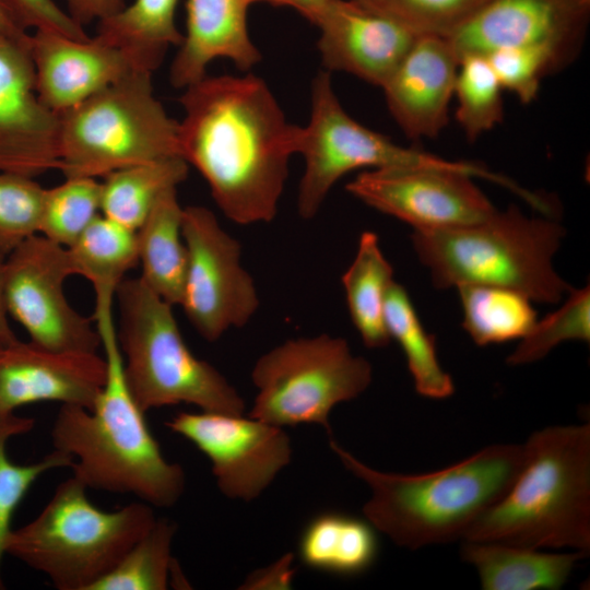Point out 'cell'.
<instances>
[{
	"label": "cell",
	"instance_id": "42",
	"mask_svg": "<svg viewBox=\"0 0 590 590\" xmlns=\"http://www.w3.org/2000/svg\"><path fill=\"white\" fill-rule=\"evenodd\" d=\"M30 33L9 0H0V34L22 36Z\"/></svg>",
	"mask_w": 590,
	"mask_h": 590
},
{
	"label": "cell",
	"instance_id": "9",
	"mask_svg": "<svg viewBox=\"0 0 590 590\" xmlns=\"http://www.w3.org/2000/svg\"><path fill=\"white\" fill-rule=\"evenodd\" d=\"M370 363L346 340L326 333L287 340L262 354L251 380L257 396L250 417L280 426L317 424L331 434L329 415L370 385Z\"/></svg>",
	"mask_w": 590,
	"mask_h": 590
},
{
	"label": "cell",
	"instance_id": "28",
	"mask_svg": "<svg viewBox=\"0 0 590 590\" xmlns=\"http://www.w3.org/2000/svg\"><path fill=\"white\" fill-rule=\"evenodd\" d=\"M188 172L181 156L115 170L101 181V214L138 231L158 198L185 181Z\"/></svg>",
	"mask_w": 590,
	"mask_h": 590
},
{
	"label": "cell",
	"instance_id": "22",
	"mask_svg": "<svg viewBox=\"0 0 590 590\" xmlns=\"http://www.w3.org/2000/svg\"><path fill=\"white\" fill-rule=\"evenodd\" d=\"M461 557L473 565L484 590H558L588 554L544 553L493 542L462 541Z\"/></svg>",
	"mask_w": 590,
	"mask_h": 590
},
{
	"label": "cell",
	"instance_id": "40",
	"mask_svg": "<svg viewBox=\"0 0 590 590\" xmlns=\"http://www.w3.org/2000/svg\"><path fill=\"white\" fill-rule=\"evenodd\" d=\"M64 2L67 13L82 27L115 14L127 4L126 0H64Z\"/></svg>",
	"mask_w": 590,
	"mask_h": 590
},
{
	"label": "cell",
	"instance_id": "34",
	"mask_svg": "<svg viewBox=\"0 0 590 590\" xmlns=\"http://www.w3.org/2000/svg\"><path fill=\"white\" fill-rule=\"evenodd\" d=\"M503 87L484 56H464L459 61L455 84L457 120L473 141L504 118Z\"/></svg>",
	"mask_w": 590,
	"mask_h": 590
},
{
	"label": "cell",
	"instance_id": "26",
	"mask_svg": "<svg viewBox=\"0 0 590 590\" xmlns=\"http://www.w3.org/2000/svg\"><path fill=\"white\" fill-rule=\"evenodd\" d=\"M393 281V269L380 249L378 236L364 232L342 284L352 322L369 349L385 347L390 342L384 311Z\"/></svg>",
	"mask_w": 590,
	"mask_h": 590
},
{
	"label": "cell",
	"instance_id": "44",
	"mask_svg": "<svg viewBox=\"0 0 590 590\" xmlns=\"http://www.w3.org/2000/svg\"><path fill=\"white\" fill-rule=\"evenodd\" d=\"M16 338L9 323V315L5 308L2 287V263L0 264V341H7Z\"/></svg>",
	"mask_w": 590,
	"mask_h": 590
},
{
	"label": "cell",
	"instance_id": "14",
	"mask_svg": "<svg viewBox=\"0 0 590 590\" xmlns=\"http://www.w3.org/2000/svg\"><path fill=\"white\" fill-rule=\"evenodd\" d=\"M166 426L208 457L217 487L232 499L259 497L292 458L283 427L250 416L179 412Z\"/></svg>",
	"mask_w": 590,
	"mask_h": 590
},
{
	"label": "cell",
	"instance_id": "19",
	"mask_svg": "<svg viewBox=\"0 0 590 590\" xmlns=\"http://www.w3.org/2000/svg\"><path fill=\"white\" fill-rule=\"evenodd\" d=\"M30 50L38 97L56 115L75 107L132 70L119 50L95 35L73 38L33 31Z\"/></svg>",
	"mask_w": 590,
	"mask_h": 590
},
{
	"label": "cell",
	"instance_id": "4",
	"mask_svg": "<svg viewBox=\"0 0 590 590\" xmlns=\"http://www.w3.org/2000/svg\"><path fill=\"white\" fill-rule=\"evenodd\" d=\"M506 495L462 541L590 552V424L535 430Z\"/></svg>",
	"mask_w": 590,
	"mask_h": 590
},
{
	"label": "cell",
	"instance_id": "32",
	"mask_svg": "<svg viewBox=\"0 0 590 590\" xmlns=\"http://www.w3.org/2000/svg\"><path fill=\"white\" fill-rule=\"evenodd\" d=\"M34 425V418L15 413L0 416V590L5 589L1 564L17 506L39 476L55 469L71 468L73 463L69 455L56 449L33 463L19 464L11 461L7 452L8 441L31 432Z\"/></svg>",
	"mask_w": 590,
	"mask_h": 590
},
{
	"label": "cell",
	"instance_id": "5",
	"mask_svg": "<svg viewBox=\"0 0 590 590\" xmlns=\"http://www.w3.org/2000/svg\"><path fill=\"white\" fill-rule=\"evenodd\" d=\"M564 236L557 222L510 206L473 224L414 229L411 239L437 288L497 286L557 304L571 288L552 263Z\"/></svg>",
	"mask_w": 590,
	"mask_h": 590
},
{
	"label": "cell",
	"instance_id": "20",
	"mask_svg": "<svg viewBox=\"0 0 590 590\" xmlns=\"http://www.w3.org/2000/svg\"><path fill=\"white\" fill-rule=\"evenodd\" d=\"M458 68L446 37H417L381 86L391 116L406 137L436 138L447 126Z\"/></svg>",
	"mask_w": 590,
	"mask_h": 590
},
{
	"label": "cell",
	"instance_id": "7",
	"mask_svg": "<svg viewBox=\"0 0 590 590\" xmlns=\"http://www.w3.org/2000/svg\"><path fill=\"white\" fill-rule=\"evenodd\" d=\"M87 489L73 475L62 481L42 511L5 540V554L46 575L58 590H91L156 520L141 500L104 511Z\"/></svg>",
	"mask_w": 590,
	"mask_h": 590
},
{
	"label": "cell",
	"instance_id": "18",
	"mask_svg": "<svg viewBox=\"0 0 590 590\" xmlns=\"http://www.w3.org/2000/svg\"><path fill=\"white\" fill-rule=\"evenodd\" d=\"M314 25L324 70L381 87L420 35L355 0H326Z\"/></svg>",
	"mask_w": 590,
	"mask_h": 590
},
{
	"label": "cell",
	"instance_id": "39",
	"mask_svg": "<svg viewBox=\"0 0 590 590\" xmlns=\"http://www.w3.org/2000/svg\"><path fill=\"white\" fill-rule=\"evenodd\" d=\"M27 30L48 31L73 38H87L84 27L75 23L54 0H9Z\"/></svg>",
	"mask_w": 590,
	"mask_h": 590
},
{
	"label": "cell",
	"instance_id": "33",
	"mask_svg": "<svg viewBox=\"0 0 590 590\" xmlns=\"http://www.w3.org/2000/svg\"><path fill=\"white\" fill-rule=\"evenodd\" d=\"M101 214V181L70 177L44 193L38 234L69 247Z\"/></svg>",
	"mask_w": 590,
	"mask_h": 590
},
{
	"label": "cell",
	"instance_id": "24",
	"mask_svg": "<svg viewBox=\"0 0 590 590\" xmlns=\"http://www.w3.org/2000/svg\"><path fill=\"white\" fill-rule=\"evenodd\" d=\"M182 215L177 188L165 191L137 231L139 276L172 306L180 305L187 268Z\"/></svg>",
	"mask_w": 590,
	"mask_h": 590
},
{
	"label": "cell",
	"instance_id": "13",
	"mask_svg": "<svg viewBox=\"0 0 590 590\" xmlns=\"http://www.w3.org/2000/svg\"><path fill=\"white\" fill-rule=\"evenodd\" d=\"M187 268L180 305L197 332L217 341L231 328L248 323L260 300L240 262L241 246L202 205L184 206Z\"/></svg>",
	"mask_w": 590,
	"mask_h": 590
},
{
	"label": "cell",
	"instance_id": "41",
	"mask_svg": "<svg viewBox=\"0 0 590 590\" xmlns=\"http://www.w3.org/2000/svg\"><path fill=\"white\" fill-rule=\"evenodd\" d=\"M292 556L285 555L279 562L255 573L243 588L248 589H285L288 588L294 571L291 569Z\"/></svg>",
	"mask_w": 590,
	"mask_h": 590
},
{
	"label": "cell",
	"instance_id": "8",
	"mask_svg": "<svg viewBox=\"0 0 590 590\" xmlns=\"http://www.w3.org/2000/svg\"><path fill=\"white\" fill-rule=\"evenodd\" d=\"M58 116L59 169L104 178L138 164L181 156L178 121L155 96L152 73L131 70Z\"/></svg>",
	"mask_w": 590,
	"mask_h": 590
},
{
	"label": "cell",
	"instance_id": "27",
	"mask_svg": "<svg viewBox=\"0 0 590 590\" xmlns=\"http://www.w3.org/2000/svg\"><path fill=\"white\" fill-rule=\"evenodd\" d=\"M67 253L72 274L92 284L95 299H115L126 274L139 263L137 231L99 214Z\"/></svg>",
	"mask_w": 590,
	"mask_h": 590
},
{
	"label": "cell",
	"instance_id": "23",
	"mask_svg": "<svg viewBox=\"0 0 590 590\" xmlns=\"http://www.w3.org/2000/svg\"><path fill=\"white\" fill-rule=\"evenodd\" d=\"M178 2L133 0L97 22L95 36L119 50L132 70L153 74L168 49L182 42L175 20Z\"/></svg>",
	"mask_w": 590,
	"mask_h": 590
},
{
	"label": "cell",
	"instance_id": "38",
	"mask_svg": "<svg viewBox=\"0 0 590 590\" xmlns=\"http://www.w3.org/2000/svg\"><path fill=\"white\" fill-rule=\"evenodd\" d=\"M503 90L515 94L523 104L532 102L545 74L558 69L556 57L539 47H507L485 56Z\"/></svg>",
	"mask_w": 590,
	"mask_h": 590
},
{
	"label": "cell",
	"instance_id": "6",
	"mask_svg": "<svg viewBox=\"0 0 590 590\" xmlns=\"http://www.w3.org/2000/svg\"><path fill=\"white\" fill-rule=\"evenodd\" d=\"M115 298L125 379L144 413L185 403L204 412L244 415L246 404L238 391L186 344L170 304L140 278H126Z\"/></svg>",
	"mask_w": 590,
	"mask_h": 590
},
{
	"label": "cell",
	"instance_id": "15",
	"mask_svg": "<svg viewBox=\"0 0 590 590\" xmlns=\"http://www.w3.org/2000/svg\"><path fill=\"white\" fill-rule=\"evenodd\" d=\"M588 7L578 0H488L446 37L459 61L507 47H539L564 66L586 31Z\"/></svg>",
	"mask_w": 590,
	"mask_h": 590
},
{
	"label": "cell",
	"instance_id": "46",
	"mask_svg": "<svg viewBox=\"0 0 590 590\" xmlns=\"http://www.w3.org/2000/svg\"><path fill=\"white\" fill-rule=\"evenodd\" d=\"M580 3H582L583 5L590 8V0H578Z\"/></svg>",
	"mask_w": 590,
	"mask_h": 590
},
{
	"label": "cell",
	"instance_id": "12",
	"mask_svg": "<svg viewBox=\"0 0 590 590\" xmlns=\"http://www.w3.org/2000/svg\"><path fill=\"white\" fill-rule=\"evenodd\" d=\"M70 275L66 247L40 234L25 238L2 263L8 315L38 346L55 352L97 353L101 339L96 326L66 297L63 284Z\"/></svg>",
	"mask_w": 590,
	"mask_h": 590
},
{
	"label": "cell",
	"instance_id": "3",
	"mask_svg": "<svg viewBox=\"0 0 590 590\" xmlns=\"http://www.w3.org/2000/svg\"><path fill=\"white\" fill-rule=\"evenodd\" d=\"M330 448L370 489L365 519L410 550L462 540L506 495L524 462L523 445H492L442 470L400 474L367 465L334 440Z\"/></svg>",
	"mask_w": 590,
	"mask_h": 590
},
{
	"label": "cell",
	"instance_id": "31",
	"mask_svg": "<svg viewBox=\"0 0 590 590\" xmlns=\"http://www.w3.org/2000/svg\"><path fill=\"white\" fill-rule=\"evenodd\" d=\"M177 528L167 518H156L146 533L91 590L167 589L176 562L172 556V544Z\"/></svg>",
	"mask_w": 590,
	"mask_h": 590
},
{
	"label": "cell",
	"instance_id": "30",
	"mask_svg": "<svg viewBox=\"0 0 590 590\" xmlns=\"http://www.w3.org/2000/svg\"><path fill=\"white\" fill-rule=\"evenodd\" d=\"M462 306V327L477 345L522 339L536 321L531 299L504 287H457Z\"/></svg>",
	"mask_w": 590,
	"mask_h": 590
},
{
	"label": "cell",
	"instance_id": "1",
	"mask_svg": "<svg viewBox=\"0 0 590 590\" xmlns=\"http://www.w3.org/2000/svg\"><path fill=\"white\" fill-rule=\"evenodd\" d=\"M181 157L231 221L271 222L298 153L302 127L287 121L266 81L252 73L209 75L184 88Z\"/></svg>",
	"mask_w": 590,
	"mask_h": 590
},
{
	"label": "cell",
	"instance_id": "36",
	"mask_svg": "<svg viewBox=\"0 0 590 590\" xmlns=\"http://www.w3.org/2000/svg\"><path fill=\"white\" fill-rule=\"evenodd\" d=\"M416 35L449 37L488 0H355Z\"/></svg>",
	"mask_w": 590,
	"mask_h": 590
},
{
	"label": "cell",
	"instance_id": "21",
	"mask_svg": "<svg viewBox=\"0 0 590 590\" xmlns=\"http://www.w3.org/2000/svg\"><path fill=\"white\" fill-rule=\"evenodd\" d=\"M250 0H188L182 42L170 64L169 82L185 88L205 76L219 58L248 71L261 60L247 27Z\"/></svg>",
	"mask_w": 590,
	"mask_h": 590
},
{
	"label": "cell",
	"instance_id": "37",
	"mask_svg": "<svg viewBox=\"0 0 590 590\" xmlns=\"http://www.w3.org/2000/svg\"><path fill=\"white\" fill-rule=\"evenodd\" d=\"M44 193L34 177L0 172V240L9 251L38 234Z\"/></svg>",
	"mask_w": 590,
	"mask_h": 590
},
{
	"label": "cell",
	"instance_id": "29",
	"mask_svg": "<svg viewBox=\"0 0 590 590\" xmlns=\"http://www.w3.org/2000/svg\"><path fill=\"white\" fill-rule=\"evenodd\" d=\"M385 322L390 339L400 345L418 394L446 399L453 381L437 357L436 340L423 327L406 290L393 281L386 294Z\"/></svg>",
	"mask_w": 590,
	"mask_h": 590
},
{
	"label": "cell",
	"instance_id": "45",
	"mask_svg": "<svg viewBox=\"0 0 590 590\" xmlns=\"http://www.w3.org/2000/svg\"><path fill=\"white\" fill-rule=\"evenodd\" d=\"M9 249L5 247V245L0 240V264L3 263L4 259L7 258L9 253Z\"/></svg>",
	"mask_w": 590,
	"mask_h": 590
},
{
	"label": "cell",
	"instance_id": "10",
	"mask_svg": "<svg viewBox=\"0 0 590 590\" xmlns=\"http://www.w3.org/2000/svg\"><path fill=\"white\" fill-rule=\"evenodd\" d=\"M305 160L297 211L310 220L334 184L358 168L445 167L455 162L410 148L354 120L341 105L330 72L319 71L310 90V117L302 127L298 153Z\"/></svg>",
	"mask_w": 590,
	"mask_h": 590
},
{
	"label": "cell",
	"instance_id": "17",
	"mask_svg": "<svg viewBox=\"0 0 590 590\" xmlns=\"http://www.w3.org/2000/svg\"><path fill=\"white\" fill-rule=\"evenodd\" d=\"M105 381L97 353L55 352L17 337L0 341V416L48 401L91 410Z\"/></svg>",
	"mask_w": 590,
	"mask_h": 590
},
{
	"label": "cell",
	"instance_id": "16",
	"mask_svg": "<svg viewBox=\"0 0 590 590\" xmlns=\"http://www.w3.org/2000/svg\"><path fill=\"white\" fill-rule=\"evenodd\" d=\"M30 34H0V172L59 169L58 116L39 99Z\"/></svg>",
	"mask_w": 590,
	"mask_h": 590
},
{
	"label": "cell",
	"instance_id": "25",
	"mask_svg": "<svg viewBox=\"0 0 590 590\" xmlns=\"http://www.w3.org/2000/svg\"><path fill=\"white\" fill-rule=\"evenodd\" d=\"M376 529L365 519L340 512H324L312 518L300 535L302 562L317 570L354 576L376 560Z\"/></svg>",
	"mask_w": 590,
	"mask_h": 590
},
{
	"label": "cell",
	"instance_id": "11",
	"mask_svg": "<svg viewBox=\"0 0 590 590\" xmlns=\"http://www.w3.org/2000/svg\"><path fill=\"white\" fill-rule=\"evenodd\" d=\"M472 177H483L515 191L541 212L548 206L543 198L506 177L467 162L445 167L369 169L350 181L346 190L414 229L448 228L480 222L496 212Z\"/></svg>",
	"mask_w": 590,
	"mask_h": 590
},
{
	"label": "cell",
	"instance_id": "2",
	"mask_svg": "<svg viewBox=\"0 0 590 590\" xmlns=\"http://www.w3.org/2000/svg\"><path fill=\"white\" fill-rule=\"evenodd\" d=\"M93 320L106 362V381L91 410L61 404L51 428L54 449L73 459V476L87 488L131 494L153 508L173 507L186 474L168 461L123 375L114 303L95 304Z\"/></svg>",
	"mask_w": 590,
	"mask_h": 590
},
{
	"label": "cell",
	"instance_id": "35",
	"mask_svg": "<svg viewBox=\"0 0 590 590\" xmlns=\"http://www.w3.org/2000/svg\"><path fill=\"white\" fill-rule=\"evenodd\" d=\"M590 341V287H571L565 304L541 321H535L529 333L507 357L509 365H523L542 359L565 341Z\"/></svg>",
	"mask_w": 590,
	"mask_h": 590
},
{
	"label": "cell",
	"instance_id": "43",
	"mask_svg": "<svg viewBox=\"0 0 590 590\" xmlns=\"http://www.w3.org/2000/svg\"><path fill=\"white\" fill-rule=\"evenodd\" d=\"M250 2L251 4L256 2H269L275 5L293 8L314 24L326 0H250Z\"/></svg>",
	"mask_w": 590,
	"mask_h": 590
}]
</instances>
